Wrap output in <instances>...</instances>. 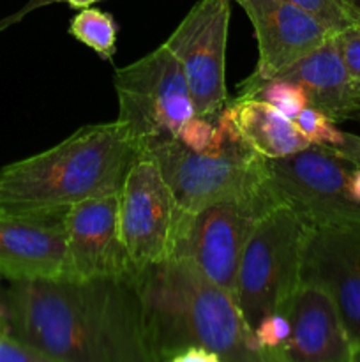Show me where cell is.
Listing matches in <instances>:
<instances>
[{
	"instance_id": "6da1fadb",
	"label": "cell",
	"mask_w": 360,
	"mask_h": 362,
	"mask_svg": "<svg viewBox=\"0 0 360 362\" xmlns=\"http://www.w3.org/2000/svg\"><path fill=\"white\" fill-rule=\"evenodd\" d=\"M11 332L52 362H152L136 283L14 279Z\"/></svg>"
},
{
	"instance_id": "7a4b0ae2",
	"label": "cell",
	"mask_w": 360,
	"mask_h": 362,
	"mask_svg": "<svg viewBox=\"0 0 360 362\" xmlns=\"http://www.w3.org/2000/svg\"><path fill=\"white\" fill-rule=\"evenodd\" d=\"M134 283L152 362H172L187 346H205L221 362H261L232 293L193 262L173 257L148 265Z\"/></svg>"
},
{
	"instance_id": "3957f363",
	"label": "cell",
	"mask_w": 360,
	"mask_h": 362,
	"mask_svg": "<svg viewBox=\"0 0 360 362\" xmlns=\"http://www.w3.org/2000/svg\"><path fill=\"white\" fill-rule=\"evenodd\" d=\"M140 156L120 120L80 127L55 147L0 170V214H56L78 202L119 193Z\"/></svg>"
},
{
	"instance_id": "277c9868",
	"label": "cell",
	"mask_w": 360,
	"mask_h": 362,
	"mask_svg": "<svg viewBox=\"0 0 360 362\" xmlns=\"http://www.w3.org/2000/svg\"><path fill=\"white\" fill-rule=\"evenodd\" d=\"M311 226L286 204H275L258 221L240 258L235 303L254 325L274 311L289 313L300 286L302 251Z\"/></svg>"
},
{
	"instance_id": "5b68a950",
	"label": "cell",
	"mask_w": 360,
	"mask_h": 362,
	"mask_svg": "<svg viewBox=\"0 0 360 362\" xmlns=\"http://www.w3.org/2000/svg\"><path fill=\"white\" fill-rule=\"evenodd\" d=\"M119 117L143 154L176 140L180 127L196 115L193 95L179 60L159 46L115 71Z\"/></svg>"
},
{
	"instance_id": "8992f818",
	"label": "cell",
	"mask_w": 360,
	"mask_h": 362,
	"mask_svg": "<svg viewBox=\"0 0 360 362\" xmlns=\"http://www.w3.org/2000/svg\"><path fill=\"white\" fill-rule=\"evenodd\" d=\"M150 156L187 214L267 187L265 159L244 144H229L215 152H194L173 140L154 148Z\"/></svg>"
},
{
	"instance_id": "52a82bcc",
	"label": "cell",
	"mask_w": 360,
	"mask_h": 362,
	"mask_svg": "<svg viewBox=\"0 0 360 362\" xmlns=\"http://www.w3.org/2000/svg\"><path fill=\"white\" fill-rule=\"evenodd\" d=\"M353 165L327 147L265 159V184L277 204L299 212L309 226L360 225V204L349 194Z\"/></svg>"
},
{
	"instance_id": "ba28073f",
	"label": "cell",
	"mask_w": 360,
	"mask_h": 362,
	"mask_svg": "<svg viewBox=\"0 0 360 362\" xmlns=\"http://www.w3.org/2000/svg\"><path fill=\"white\" fill-rule=\"evenodd\" d=\"M187 218L157 161L140 156L119 191L120 233L138 272L175 257Z\"/></svg>"
},
{
	"instance_id": "9c48e42d",
	"label": "cell",
	"mask_w": 360,
	"mask_h": 362,
	"mask_svg": "<svg viewBox=\"0 0 360 362\" xmlns=\"http://www.w3.org/2000/svg\"><path fill=\"white\" fill-rule=\"evenodd\" d=\"M277 202L268 187L249 197L229 198L189 214L175 257L193 262L235 299L240 258L261 216Z\"/></svg>"
},
{
	"instance_id": "30bf717a",
	"label": "cell",
	"mask_w": 360,
	"mask_h": 362,
	"mask_svg": "<svg viewBox=\"0 0 360 362\" xmlns=\"http://www.w3.org/2000/svg\"><path fill=\"white\" fill-rule=\"evenodd\" d=\"M229 16V0H200L162 45L182 66L198 115H219L228 103L226 42Z\"/></svg>"
},
{
	"instance_id": "8fae6325",
	"label": "cell",
	"mask_w": 360,
	"mask_h": 362,
	"mask_svg": "<svg viewBox=\"0 0 360 362\" xmlns=\"http://www.w3.org/2000/svg\"><path fill=\"white\" fill-rule=\"evenodd\" d=\"M300 281L321 286L334 300L360 362V225L311 226Z\"/></svg>"
},
{
	"instance_id": "7c38bea8",
	"label": "cell",
	"mask_w": 360,
	"mask_h": 362,
	"mask_svg": "<svg viewBox=\"0 0 360 362\" xmlns=\"http://www.w3.org/2000/svg\"><path fill=\"white\" fill-rule=\"evenodd\" d=\"M73 279L134 281L136 267L122 240L119 193L71 205L64 216Z\"/></svg>"
},
{
	"instance_id": "4fadbf2b",
	"label": "cell",
	"mask_w": 360,
	"mask_h": 362,
	"mask_svg": "<svg viewBox=\"0 0 360 362\" xmlns=\"http://www.w3.org/2000/svg\"><path fill=\"white\" fill-rule=\"evenodd\" d=\"M64 216L0 214V278L73 279Z\"/></svg>"
},
{
	"instance_id": "5bb4252c",
	"label": "cell",
	"mask_w": 360,
	"mask_h": 362,
	"mask_svg": "<svg viewBox=\"0 0 360 362\" xmlns=\"http://www.w3.org/2000/svg\"><path fill=\"white\" fill-rule=\"evenodd\" d=\"M258 42V66L247 80L261 81L299 62L332 34L288 0H242Z\"/></svg>"
},
{
	"instance_id": "9a60e30c",
	"label": "cell",
	"mask_w": 360,
	"mask_h": 362,
	"mask_svg": "<svg viewBox=\"0 0 360 362\" xmlns=\"http://www.w3.org/2000/svg\"><path fill=\"white\" fill-rule=\"evenodd\" d=\"M286 362H355V350L332 297L321 286L300 283L292 308Z\"/></svg>"
},
{
	"instance_id": "2e32d148",
	"label": "cell",
	"mask_w": 360,
	"mask_h": 362,
	"mask_svg": "<svg viewBox=\"0 0 360 362\" xmlns=\"http://www.w3.org/2000/svg\"><path fill=\"white\" fill-rule=\"evenodd\" d=\"M275 76L302 85L309 106L320 110L335 124L360 119V85L342 62L335 34Z\"/></svg>"
},
{
	"instance_id": "e0dca14e",
	"label": "cell",
	"mask_w": 360,
	"mask_h": 362,
	"mask_svg": "<svg viewBox=\"0 0 360 362\" xmlns=\"http://www.w3.org/2000/svg\"><path fill=\"white\" fill-rule=\"evenodd\" d=\"M244 144L263 159H279L311 147L292 119L268 103L239 95L226 103Z\"/></svg>"
},
{
	"instance_id": "ac0fdd59",
	"label": "cell",
	"mask_w": 360,
	"mask_h": 362,
	"mask_svg": "<svg viewBox=\"0 0 360 362\" xmlns=\"http://www.w3.org/2000/svg\"><path fill=\"white\" fill-rule=\"evenodd\" d=\"M69 34L76 41L94 49L101 59H113L116 52L119 25L109 13L95 7H85L71 20Z\"/></svg>"
},
{
	"instance_id": "d6986e66",
	"label": "cell",
	"mask_w": 360,
	"mask_h": 362,
	"mask_svg": "<svg viewBox=\"0 0 360 362\" xmlns=\"http://www.w3.org/2000/svg\"><path fill=\"white\" fill-rule=\"evenodd\" d=\"M240 95L261 99L292 120H295L296 115L306 106H309V98H307L302 85L288 80V78L279 76L267 78V80L261 81L244 80V83L240 85Z\"/></svg>"
},
{
	"instance_id": "ffe728a7",
	"label": "cell",
	"mask_w": 360,
	"mask_h": 362,
	"mask_svg": "<svg viewBox=\"0 0 360 362\" xmlns=\"http://www.w3.org/2000/svg\"><path fill=\"white\" fill-rule=\"evenodd\" d=\"M261 362H286V349L292 338V320L286 311H274L253 329Z\"/></svg>"
},
{
	"instance_id": "44dd1931",
	"label": "cell",
	"mask_w": 360,
	"mask_h": 362,
	"mask_svg": "<svg viewBox=\"0 0 360 362\" xmlns=\"http://www.w3.org/2000/svg\"><path fill=\"white\" fill-rule=\"evenodd\" d=\"M296 7L316 18L332 34L346 30L348 27L360 23L359 14L355 13L348 0H288Z\"/></svg>"
},
{
	"instance_id": "7402d4cb",
	"label": "cell",
	"mask_w": 360,
	"mask_h": 362,
	"mask_svg": "<svg viewBox=\"0 0 360 362\" xmlns=\"http://www.w3.org/2000/svg\"><path fill=\"white\" fill-rule=\"evenodd\" d=\"M293 122L299 126V129L302 131V134L309 140L311 145L335 147L342 141L344 131L339 129L334 120L328 119L325 113L313 108V106H306Z\"/></svg>"
},
{
	"instance_id": "603a6c76",
	"label": "cell",
	"mask_w": 360,
	"mask_h": 362,
	"mask_svg": "<svg viewBox=\"0 0 360 362\" xmlns=\"http://www.w3.org/2000/svg\"><path fill=\"white\" fill-rule=\"evenodd\" d=\"M0 362H52L48 356L27 345L11 331H0Z\"/></svg>"
},
{
	"instance_id": "cb8c5ba5",
	"label": "cell",
	"mask_w": 360,
	"mask_h": 362,
	"mask_svg": "<svg viewBox=\"0 0 360 362\" xmlns=\"http://www.w3.org/2000/svg\"><path fill=\"white\" fill-rule=\"evenodd\" d=\"M339 53L353 80L360 85V23L335 34Z\"/></svg>"
},
{
	"instance_id": "d4e9b609",
	"label": "cell",
	"mask_w": 360,
	"mask_h": 362,
	"mask_svg": "<svg viewBox=\"0 0 360 362\" xmlns=\"http://www.w3.org/2000/svg\"><path fill=\"white\" fill-rule=\"evenodd\" d=\"M321 147V145H320ZM328 151L334 152L339 158L346 159L353 166H360V136L352 133L342 134V141L335 147H327Z\"/></svg>"
},
{
	"instance_id": "484cf974",
	"label": "cell",
	"mask_w": 360,
	"mask_h": 362,
	"mask_svg": "<svg viewBox=\"0 0 360 362\" xmlns=\"http://www.w3.org/2000/svg\"><path fill=\"white\" fill-rule=\"evenodd\" d=\"M172 362H221L219 356L205 346H187L176 354Z\"/></svg>"
},
{
	"instance_id": "4316f807",
	"label": "cell",
	"mask_w": 360,
	"mask_h": 362,
	"mask_svg": "<svg viewBox=\"0 0 360 362\" xmlns=\"http://www.w3.org/2000/svg\"><path fill=\"white\" fill-rule=\"evenodd\" d=\"M348 189L353 200L360 204V166H353L352 172H349Z\"/></svg>"
},
{
	"instance_id": "83f0119b",
	"label": "cell",
	"mask_w": 360,
	"mask_h": 362,
	"mask_svg": "<svg viewBox=\"0 0 360 362\" xmlns=\"http://www.w3.org/2000/svg\"><path fill=\"white\" fill-rule=\"evenodd\" d=\"M64 2H67L71 7H74V9H85V7L94 6L99 0H64Z\"/></svg>"
},
{
	"instance_id": "f1b7e54d",
	"label": "cell",
	"mask_w": 360,
	"mask_h": 362,
	"mask_svg": "<svg viewBox=\"0 0 360 362\" xmlns=\"http://www.w3.org/2000/svg\"><path fill=\"white\" fill-rule=\"evenodd\" d=\"M0 331H11L9 318H7V311L4 304H0Z\"/></svg>"
},
{
	"instance_id": "f546056e",
	"label": "cell",
	"mask_w": 360,
	"mask_h": 362,
	"mask_svg": "<svg viewBox=\"0 0 360 362\" xmlns=\"http://www.w3.org/2000/svg\"><path fill=\"white\" fill-rule=\"evenodd\" d=\"M348 2H349V6L355 9V13L359 14V18H360V0H348Z\"/></svg>"
},
{
	"instance_id": "4dcf8cb0",
	"label": "cell",
	"mask_w": 360,
	"mask_h": 362,
	"mask_svg": "<svg viewBox=\"0 0 360 362\" xmlns=\"http://www.w3.org/2000/svg\"><path fill=\"white\" fill-rule=\"evenodd\" d=\"M236 2H239V4H240V2H242V0H236Z\"/></svg>"
},
{
	"instance_id": "1f68e13d",
	"label": "cell",
	"mask_w": 360,
	"mask_h": 362,
	"mask_svg": "<svg viewBox=\"0 0 360 362\" xmlns=\"http://www.w3.org/2000/svg\"><path fill=\"white\" fill-rule=\"evenodd\" d=\"M0 304H2V303H0Z\"/></svg>"
}]
</instances>
